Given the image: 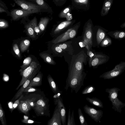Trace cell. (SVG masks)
<instances>
[{
    "instance_id": "obj_1",
    "label": "cell",
    "mask_w": 125,
    "mask_h": 125,
    "mask_svg": "<svg viewBox=\"0 0 125 125\" xmlns=\"http://www.w3.org/2000/svg\"><path fill=\"white\" fill-rule=\"evenodd\" d=\"M86 75L83 71H78L72 67L69 70L64 89L67 90L70 87L72 92L74 91L77 93L81 87L84 86V80Z\"/></svg>"
},
{
    "instance_id": "obj_2",
    "label": "cell",
    "mask_w": 125,
    "mask_h": 125,
    "mask_svg": "<svg viewBox=\"0 0 125 125\" xmlns=\"http://www.w3.org/2000/svg\"><path fill=\"white\" fill-rule=\"evenodd\" d=\"M41 97L40 95L35 94H30L26 97H23V99L21 100L18 106V109L26 115H27L31 108L34 106L36 101Z\"/></svg>"
},
{
    "instance_id": "obj_3",
    "label": "cell",
    "mask_w": 125,
    "mask_h": 125,
    "mask_svg": "<svg viewBox=\"0 0 125 125\" xmlns=\"http://www.w3.org/2000/svg\"><path fill=\"white\" fill-rule=\"evenodd\" d=\"M49 100L41 97L36 102L32 108L37 116H46L50 117V111Z\"/></svg>"
},
{
    "instance_id": "obj_4",
    "label": "cell",
    "mask_w": 125,
    "mask_h": 125,
    "mask_svg": "<svg viewBox=\"0 0 125 125\" xmlns=\"http://www.w3.org/2000/svg\"><path fill=\"white\" fill-rule=\"evenodd\" d=\"M120 89L117 88L106 89L105 91L109 93V98L111 101L115 111L121 113V109L125 106V104L123 103L117 97L118 93Z\"/></svg>"
},
{
    "instance_id": "obj_5",
    "label": "cell",
    "mask_w": 125,
    "mask_h": 125,
    "mask_svg": "<svg viewBox=\"0 0 125 125\" xmlns=\"http://www.w3.org/2000/svg\"><path fill=\"white\" fill-rule=\"evenodd\" d=\"M41 66L39 63L35 61H32L29 67L20 72V74L22 77V78L16 90H18L21 86L31 74L37 71H39Z\"/></svg>"
},
{
    "instance_id": "obj_6",
    "label": "cell",
    "mask_w": 125,
    "mask_h": 125,
    "mask_svg": "<svg viewBox=\"0 0 125 125\" xmlns=\"http://www.w3.org/2000/svg\"><path fill=\"white\" fill-rule=\"evenodd\" d=\"M41 12L38 10H29L23 9H13L10 11L12 21H18L21 19L26 18L31 15L35 13Z\"/></svg>"
},
{
    "instance_id": "obj_7",
    "label": "cell",
    "mask_w": 125,
    "mask_h": 125,
    "mask_svg": "<svg viewBox=\"0 0 125 125\" xmlns=\"http://www.w3.org/2000/svg\"><path fill=\"white\" fill-rule=\"evenodd\" d=\"M125 70V62H121L116 65L112 70L104 73L99 77L103 78L104 79L113 78L121 74Z\"/></svg>"
},
{
    "instance_id": "obj_8",
    "label": "cell",
    "mask_w": 125,
    "mask_h": 125,
    "mask_svg": "<svg viewBox=\"0 0 125 125\" xmlns=\"http://www.w3.org/2000/svg\"><path fill=\"white\" fill-rule=\"evenodd\" d=\"M18 6L22 9L29 10H38L41 12L45 11L37 4L27 0H13Z\"/></svg>"
},
{
    "instance_id": "obj_9",
    "label": "cell",
    "mask_w": 125,
    "mask_h": 125,
    "mask_svg": "<svg viewBox=\"0 0 125 125\" xmlns=\"http://www.w3.org/2000/svg\"><path fill=\"white\" fill-rule=\"evenodd\" d=\"M83 109L84 112L96 122L100 121L103 116V113L101 110L96 109L86 104L83 107Z\"/></svg>"
},
{
    "instance_id": "obj_10",
    "label": "cell",
    "mask_w": 125,
    "mask_h": 125,
    "mask_svg": "<svg viewBox=\"0 0 125 125\" xmlns=\"http://www.w3.org/2000/svg\"><path fill=\"white\" fill-rule=\"evenodd\" d=\"M76 34V30L74 29H69L65 32L57 37L53 40L52 42L54 44L62 42L70 39L73 38Z\"/></svg>"
},
{
    "instance_id": "obj_11",
    "label": "cell",
    "mask_w": 125,
    "mask_h": 125,
    "mask_svg": "<svg viewBox=\"0 0 125 125\" xmlns=\"http://www.w3.org/2000/svg\"><path fill=\"white\" fill-rule=\"evenodd\" d=\"M105 55L100 54H94L90 57V65L91 66H95L107 62L108 59Z\"/></svg>"
},
{
    "instance_id": "obj_12",
    "label": "cell",
    "mask_w": 125,
    "mask_h": 125,
    "mask_svg": "<svg viewBox=\"0 0 125 125\" xmlns=\"http://www.w3.org/2000/svg\"><path fill=\"white\" fill-rule=\"evenodd\" d=\"M62 119L57 105H56L52 118L48 122V125H62Z\"/></svg>"
},
{
    "instance_id": "obj_13",
    "label": "cell",
    "mask_w": 125,
    "mask_h": 125,
    "mask_svg": "<svg viewBox=\"0 0 125 125\" xmlns=\"http://www.w3.org/2000/svg\"><path fill=\"white\" fill-rule=\"evenodd\" d=\"M57 105L61 116L62 125H66V108L63 102L62 98L60 97L58 100L55 105Z\"/></svg>"
},
{
    "instance_id": "obj_14",
    "label": "cell",
    "mask_w": 125,
    "mask_h": 125,
    "mask_svg": "<svg viewBox=\"0 0 125 125\" xmlns=\"http://www.w3.org/2000/svg\"><path fill=\"white\" fill-rule=\"evenodd\" d=\"M39 71H37L31 74L27 79L24 84L21 86L15 94V99L18 98L22 94L25 89L27 87L31 80L34 78Z\"/></svg>"
},
{
    "instance_id": "obj_15",
    "label": "cell",
    "mask_w": 125,
    "mask_h": 125,
    "mask_svg": "<svg viewBox=\"0 0 125 125\" xmlns=\"http://www.w3.org/2000/svg\"><path fill=\"white\" fill-rule=\"evenodd\" d=\"M83 38L87 40L90 48L91 47L92 45V32L91 26L88 25L86 27Z\"/></svg>"
},
{
    "instance_id": "obj_16",
    "label": "cell",
    "mask_w": 125,
    "mask_h": 125,
    "mask_svg": "<svg viewBox=\"0 0 125 125\" xmlns=\"http://www.w3.org/2000/svg\"><path fill=\"white\" fill-rule=\"evenodd\" d=\"M42 76L41 72H38L37 75L31 80L27 87L41 85L42 83Z\"/></svg>"
},
{
    "instance_id": "obj_17",
    "label": "cell",
    "mask_w": 125,
    "mask_h": 125,
    "mask_svg": "<svg viewBox=\"0 0 125 125\" xmlns=\"http://www.w3.org/2000/svg\"><path fill=\"white\" fill-rule=\"evenodd\" d=\"M107 34L116 39L122 40L125 38V31L116 30L109 32Z\"/></svg>"
},
{
    "instance_id": "obj_18",
    "label": "cell",
    "mask_w": 125,
    "mask_h": 125,
    "mask_svg": "<svg viewBox=\"0 0 125 125\" xmlns=\"http://www.w3.org/2000/svg\"><path fill=\"white\" fill-rule=\"evenodd\" d=\"M70 21H66L63 22L58 25L54 30V34H57L62 32L71 23Z\"/></svg>"
},
{
    "instance_id": "obj_19",
    "label": "cell",
    "mask_w": 125,
    "mask_h": 125,
    "mask_svg": "<svg viewBox=\"0 0 125 125\" xmlns=\"http://www.w3.org/2000/svg\"><path fill=\"white\" fill-rule=\"evenodd\" d=\"M34 2L39 6L42 8L45 11L50 12L51 9V7L46 2V0H34Z\"/></svg>"
},
{
    "instance_id": "obj_20",
    "label": "cell",
    "mask_w": 125,
    "mask_h": 125,
    "mask_svg": "<svg viewBox=\"0 0 125 125\" xmlns=\"http://www.w3.org/2000/svg\"><path fill=\"white\" fill-rule=\"evenodd\" d=\"M47 80L51 88L55 94L57 93L60 90L53 79L50 75L49 74L47 77Z\"/></svg>"
},
{
    "instance_id": "obj_21",
    "label": "cell",
    "mask_w": 125,
    "mask_h": 125,
    "mask_svg": "<svg viewBox=\"0 0 125 125\" xmlns=\"http://www.w3.org/2000/svg\"><path fill=\"white\" fill-rule=\"evenodd\" d=\"M86 99L88 102L94 106L101 108L103 107L101 101L96 97H87Z\"/></svg>"
},
{
    "instance_id": "obj_22",
    "label": "cell",
    "mask_w": 125,
    "mask_h": 125,
    "mask_svg": "<svg viewBox=\"0 0 125 125\" xmlns=\"http://www.w3.org/2000/svg\"><path fill=\"white\" fill-rule=\"evenodd\" d=\"M50 19L47 17H42L40 19L38 26L42 31H43L49 21Z\"/></svg>"
},
{
    "instance_id": "obj_23",
    "label": "cell",
    "mask_w": 125,
    "mask_h": 125,
    "mask_svg": "<svg viewBox=\"0 0 125 125\" xmlns=\"http://www.w3.org/2000/svg\"><path fill=\"white\" fill-rule=\"evenodd\" d=\"M40 56L47 63L52 65L55 64V62L52 57L49 54L46 53H42L40 54Z\"/></svg>"
},
{
    "instance_id": "obj_24",
    "label": "cell",
    "mask_w": 125,
    "mask_h": 125,
    "mask_svg": "<svg viewBox=\"0 0 125 125\" xmlns=\"http://www.w3.org/2000/svg\"><path fill=\"white\" fill-rule=\"evenodd\" d=\"M106 36L105 32L100 28L98 29L96 34V41L97 44L99 45Z\"/></svg>"
},
{
    "instance_id": "obj_25",
    "label": "cell",
    "mask_w": 125,
    "mask_h": 125,
    "mask_svg": "<svg viewBox=\"0 0 125 125\" xmlns=\"http://www.w3.org/2000/svg\"><path fill=\"white\" fill-rule=\"evenodd\" d=\"M32 62V58L28 57L25 59L23 61V64L21 66V69L19 72H20L29 67Z\"/></svg>"
},
{
    "instance_id": "obj_26",
    "label": "cell",
    "mask_w": 125,
    "mask_h": 125,
    "mask_svg": "<svg viewBox=\"0 0 125 125\" xmlns=\"http://www.w3.org/2000/svg\"><path fill=\"white\" fill-rule=\"evenodd\" d=\"M25 27L28 35L32 38H35L36 36L35 33V32L30 21L25 25Z\"/></svg>"
},
{
    "instance_id": "obj_27",
    "label": "cell",
    "mask_w": 125,
    "mask_h": 125,
    "mask_svg": "<svg viewBox=\"0 0 125 125\" xmlns=\"http://www.w3.org/2000/svg\"><path fill=\"white\" fill-rule=\"evenodd\" d=\"M30 43V41L28 39H25L21 41L20 43L21 51L23 52L26 51L28 49Z\"/></svg>"
},
{
    "instance_id": "obj_28",
    "label": "cell",
    "mask_w": 125,
    "mask_h": 125,
    "mask_svg": "<svg viewBox=\"0 0 125 125\" xmlns=\"http://www.w3.org/2000/svg\"><path fill=\"white\" fill-rule=\"evenodd\" d=\"M100 43L101 46L106 47L111 45L112 44V41L108 36L106 35Z\"/></svg>"
},
{
    "instance_id": "obj_29",
    "label": "cell",
    "mask_w": 125,
    "mask_h": 125,
    "mask_svg": "<svg viewBox=\"0 0 125 125\" xmlns=\"http://www.w3.org/2000/svg\"><path fill=\"white\" fill-rule=\"evenodd\" d=\"M30 22L35 32L40 33L41 31L37 25V20L36 16L31 20Z\"/></svg>"
},
{
    "instance_id": "obj_30",
    "label": "cell",
    "mask_w": 125,
    "mask_h": 125,
    "mask_svg": "<svg viewBox=\"0 0 125 125\" xmlns=\"http://www.w3.org/2000/svg\"><path fill=\"white\" fill-rule=\"evenodd\" d=\"M78 117L81 125H88L85 117L82 112L81 109L80 108L78 109Z\"/></svg>"
},
{
    "instance_id": "obj_31",
    "label": "cell",
    "mask_w": 125,
    "mask_h": 125,
    "mask_svg": "<svg viewBox=\"0 0 125 125\" xmlns=\"http://www.w3.org/2000/svg\"><path fill=\"white\" fill-rule=\"evenodd\" d=\"M0 120L2 125H7L4 111L0 103Z\"/></svg>"
},
{
    "instance_id": "obj_32",
    "label": "cell",
    "mask_w": 125,
    "mask_h": 125,
    "mask_svg": "<svg viewBox=\"0 0 125 125\" xmlns=\"http://www.w3.org/2000/svg\"><path fill=\"white\" fill-rule=\"evenodd\" d=\"M95 89V87L92 85H89L85 87L83 90L82 94H85L91 93L94 92Z\"/></svg>"
},
{
    "instance_id": "obj_33",
    "label": "cell",
    "mask_w": 125,
    "mask_h": 125,
    "mask_svg": "<svg viewBox=\"0 0 125 125\" xmlns=\"http://www.w3.org/2000/svg\"><path fill=\"white\" fill-rule=\"evenodd\" d=\"M9 26L8 22L4 19H0V29L5 28L8 27Z\"/></svg>"
},
{
    "instance_id": "obj_34",
    "label": "cell",
    "mask_w": 125,
    "mask_h": 125,
    "mask_svg": "<svg viewBox=\"0 0 125 125\" xmlns=\"http://www.w3.org/2000/svg\"><path fill=\"white\" fill-rule=\"evenodd\" d=\"M73 67L78 71H83V64H82V63L80 61L77 62Z\"/></svg>"
},
{
    "instance_id": "obj_35",
    "label": "cell",
    "mask_w": 125,
    "mask_h": 125,
    "mask_svg": "<svg viewBox=\"0 0 125 125\" xmlns=\"http://www.w3.org/2000/svg\"><path fill=\"white\" fill-rule=\"evenodd\" d=\"M13 51L17 56L19 58L21 57V54L18 45L16 43L14 44L13 46Z\"/></svg>"
},
{
    "instance_id": "obj_36",
    "label": "cell",
    "mask_w": 125,
    "mask_h": 125,
    "mask_svg": "<svg viewBox=\"0 0 125 125\" xmlns=\"http://www.w3.org/2000/svg\"><path fill=\"white\" fill-rule=\"evenodd\" d=\"M62 94V92L60 90L59 91L57 94L54 95L53 98L54 100V104L55 105L56 104L58 99L61 97Z\"/></svg>"
},
{
    "instance_id": "obj_37",
    "label": "cell",
    "mask_w": 125,
    "mask_h": 125,
    "mask_svg": "<svg viewBox=\"0 0 125 125\" xmlns=\"http://www.w3.org/2000/svg\"><path fill=\"white\" fill-rule=\"evenodd\" d=\"M22 122L27 124H32L34 123H41V122H37L32 120L29 119H24L21 120Z\"/></svg>"
},
{
    "instance_id": "obj_38",
    "label": "cell",
    "mask_w": 125,
    "mask_h": 125,
    "mask_svg": "<svg viewBox=\"0 0 125 125\" xmlns=\"http://www.w3.org/2000/svg\"><path fill=\"white\" fill-rule=\"evenodd\" d=\"M37 90L31 86H28L26 87L24 90L23 92L29 93L37 91Z\"/></svg>"
},
{
    "instance_id": "obj_39",
    "label": "cell",
    "mask_w": 125,
    "mask_h": 125,
    "mask_svg": "<svg viewBox=\"0 0 125 125\" xmlns=\"http://www.w3.org/2000/svg\"><path fill=\"white\" fill-rule=\"evenodd\" d=\"M23 97V94H22L20 97L18 99L16 100L14 102L13 105L14 109L18 107V106L20 103V100Z\"/></svg>"
},
{
    "instance_id": "obj_40",
    "label": "cell",
    "mask_w": 125,
    "mask_h": 125,
    "mask_svg": "<svg viewBox=\"0 0 125 125\" xmlns=\"http://www.w3.org/2000/svg\"><path fill=\"white\" fill-rule=\"evenodd\" d=\"M3 12H5L6 13L7 16H10V12L8 10L2 8L0 7V13H1Z\"/></svg>"
},
{
    "instance_id": "obj_41",
    "label": "cell",
    "mask_w": 125,
    "mask_h": 125,
    "mask_svg": "<svg viewBox=\"0 0 125 125\" xmlns=\"http://www.w3.org/2000/svg\"><path fill=\"white\" fill-rule=\"evenodd\" d=\"M76 125L75 122L74 115V110H73L72 113L71 115V125Z\"/></svg>"
},
{
    "instance_id": "obj_42",
    "label": "cell",
    "mask_w": 125,
    "mask_h": 125,
    "mask_svg": "<svg viewBox=\"0 0 125 125\" xmlns=\"http://www.w3.org/2000/svg\"><path fill=\"white\" fill-rule=\"evenodd\" d=\"M71 114L70 109L69 108L68 111L67 125H71Z\"/></svg>"
},
{
    "instance_id": "obj_43",
    "label": "cell",
    "mask_w": 125,
    "mask_h": 125,
    "mask_svg": "<svg viewBox=\"0 0 125 125\" xmlns=\"http://www.w3.org/2000/svg\"><path fill=\"white\" fill-rule=\"evenodd\" d=\"M0 7L5 9L8 10V8L6 4L2 1L0 0Z\"/></svg>"
},
{
    "instance_id": "obj_44",
    "label": "cell",
    "mask_w": 125,
    "mask_h": 125,
    "mask_svg": "<svg viewBox=\"0 0 125 125\" xmlns=\"http://www.w3.org/2000/svg\"><path fill=\"white\" fill-rule=\"evenodd\" d=\"M58 46L62 48V49H66L67 47V45L65 43H63L62 44H59Z\"/></svg>"
},
{
    "instance_id": "obj_45",
    "label": "cell",
    "mask_w": 125,
    "mask_h": 125,
    "mask_svg": "<svg viewBox=\"0 0 125 125\" xmlns=\"http://www.w3.org/2000/svg\"><path fill=\"white\" fill-rule=\"evenodd\" d=\"M55 49L56 52L59 53L61 52L62 51V49L58 46L55 47Z\"/></svg>"
},
{
    "instance_id": "obj_46",
    "label": "cell",
    "mask_w": 125,
    "mask_h": 125,
    "mask_svg": "<svg viewBox=\"0 0 125 125\" xmlns=\"http://www.w3.org/2000/svg\"><path fill=\"white\" fill-rule=\"evenodd\" d=\"M111 4V1L109 0L107 1L105 4V7H109L110 6Z\"/></svg>"
},
{
    "instance_id": "obj_47",
    "label": "cell",
    "mask_w": 125,
    "mask_h": 125,
    "mask_svg": "<svg viewBox=\"0 0 125 125\" xmlns=\"http://www.w3.org/2000/svg\"><path fill=\"white\" fill-rule=\"evenodd\" d=\"M13 103L11 102H9L8 104L9 105V107L10 108L11 110H13L14 109L13 107Z\"/></svg>"
},
{
    "instance_id": "obj_48",
    "label": "cell",
    "mask_w": 125,
    "mask_h": 125,
    "mask_svg": "<svg viewBox=\"0 0 125 125\" xmlns=\"http://www.w3.org/2000/svg\"><path fill=\"white\" fill-rule=\"evenodd\" d=\"M3 79H4V80L7 81L8 80V79H9V77L6 74H3Z\"/></svg>"
},
{
    "instance_id": "obj_49",
    "label": "cell",
    "mask_w": 125,
    "mask_h": 125,
    "mask_svg": "<svg viewBox=\"0 0 125 125\" xmlns=\"http://www.w3.org/2000/svg\"><path fill=\"white\" fill-rule=\"evenodd\" d=\"M79 44L80 47H83L85 46V43L83 42H80L79 43Z\"/></svg>"
},
{
    "instance_id": "obj_50",
    "label": "cell",
    "mask_w": 125,
    "mask_h": 125,
    "mask_svg": "<svg viewBox=\"0 0 125 125\" xmlns=\"http://www.w3.org/2000/svg\"><path fill=\"white\" fill-rule=\"evenodd\" d=\"M87 0H78V1L80 3H85Z\"/></svg>"
},
{
    "instance_id": "obj_51",
    "label": "cell",
    "mask_w": 125,
    "mask_h": 125,
    "mask_svg": "<svg viewBox=\"0 0 125 125\" xmlns=\"http://www.w3.org/2000/svg\"><path fill=\"white\" fill-rule=\"evenodd\" d=\"M69 10V9L68 8H67L65 9L64 11H63V13H66L67 12H68Z\"/></svg>"
},
{
    "instance_id": "obj_52",
    "label": "cell",
    "mask_w": 125,
    "mask_h": 125,
    "mask_svg": "<svg viewBox=\"0 0 125 125\" xmlns=\"http://www.w3.org/2000/svg\"><path fill=\"white\" fill-rule=\"evenodd\" d=\"M120 27L122 28L125 27V22L123 23L121 26Z\"/></svg>"
},
{
    "instance_id": "obj_53",
    "label": "cell",
    "mask_w": 125,
    "mask_h": 125,
    "mask_svg": "<svg viewBox=\"0 0 125 125\" xmlns=\"http://www.w3.org/2000/svg\"><path fill=\"white\" fill-rule=\"evenodd\" d=\"M28 117L27 116H26L24 115V119H28Z\"/></svg>"
},
{
    "instance_id": "obj_54",
    "label": "cell",
    "mask_w": 125,
    "mask_h": 125,
    "mask_svg": "<svg viewBox=\"0 0 125 125\" xmlns=\"http://www.w3.org/2000/svg\"><path fill=\"white\" fill-rule=\"evenodd\" d=\"M27 0L30 1H32V2L34 1V0Z\"/></svg>"
},
{
    "instance_id": "obj_55",
    "label": "cell",
    "mask_w": 125,
    "mask_h": 125,
    "mask_svg": "<svg viewBox=\"0 0 125 125\" xmlns=\"http://www.w3.org/2000/svg\"><path fill=\"white\" fill-rule=\"evenodd\" d=\"M67 15H70V13H68V14H67Z\"/></svg>"
}]
</instances>
